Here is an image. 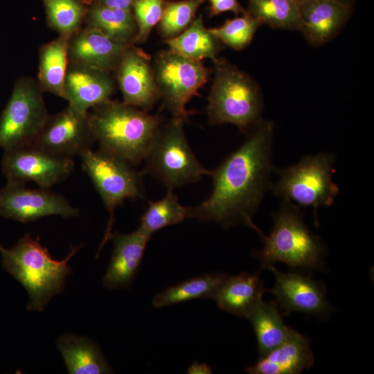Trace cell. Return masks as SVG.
Masks as SVG:
<instances>
[{
  "mask_svg": "<svg viewBox=\"0 0 374 374\" xmlns=\"http://www.w3.org/2000/svg\"><path fill=\"white\" fill-rule=\"evenodd\" d=\"M274 125L261 119L244 142L214 170L213 190L208 199L190 208V218L224 227L243 224L259 234L253 216L270 185Z\"/></svg>",
  "mask_w": 374,
  "mask_h": 374,
  "instance_id": "6da1fadb",
  "label": "cell"
},
{
  "mask_svg": "<svg viewBox=\"0 0 374 374\" xmlns=\"http://www.w3.org/2000/svg\"><path fill=\"white\" fill-rule=\"evenodd\" d=\"M87 115L100 149L132 165L143 161L162 123L159 114L111 99L92 107Z\"/></svg>",
  "mask_w": 374,
  "mask_h": 374,
  "instance_id": "7a4b0ae2",
  "label": "cell"
},
{
  "mask_svg": "<svg viewBox=\"0 0 374 374\" xmlns=\"http://www.w3.org/2000/svg\"><path fill=\"white\" fill-rule=\"evenodd\" d=\"M78 247H73L65 258L53 259L48 249L30 234L21 238L11 249L0 247L2 266L26 290L28 310L43 311L50 300L64 290L68 265Z\"/></svg>",
  "mask_w": 374,
  "mask_h": 374,
  "instance_id": "3957f363",
  "label": "cell"
},
{
  "mask_svg": "<svg viewBox=\"0 0 374 374\" xmlns=\"http://www.w3.org/2000/svg\"><path fill=\"white\" fill-rule=\"evenodd\" d=\"M274 219L270 234H260L263 247L253 251L261 267L280 262L294 268L321 269L324 254L322 240L305 224L301 208L283 200Z\"/></svg>",
  "mask_w": 374,
  "mask_h": 374,
  "instance_id": "277c9868",
  "label": "cell"
},
{
  "mask_svg": "<svg viewBox=\"0 0 374 374\" xmlns=\"http://www.w3.org/2000/svg\"><path fill=\"white\" fill-rule=\"evenodd\" d=\"M206 107L211 125L230 123L248 133L260 120L262 98L253 80L225 59L213 61Z\"/></svg>",
  "mask_w": 374,
  "mask_h": 374,
  "instance_id": "5b68a950",
  "label": "cell"
},
{
  "mask_svg": "<svg viewBox=\"0 0 374 374\" xmlns=\"http://www.w3.org/2000/svg\"><path fill=\"white\" fill-rule=\"evenodd\" d=\"M334 153L320 152L308 155L294 165L274 168L278 178L270 183L273 194L299 208L312 207L317 224V210L330 206L339 188L332 181Z\"/></svg>",
  "mask_w": 374,
  "mask_h": 374,
  "instance_id": "8992f818",
  "label": "cell"
},
{
  "mask_svg": "<svg viewBox=\"0 0 374 374\" xmlns=\"http://www.w3.org/2000/svg\"><path fill=\"white\" fill-rule=\"evenodd\" d=\"M184 123L172 118L161 123L143 159V173L159 179L167 190H173L210 175L189 146Z\"/></svg>",
  "mask_w": 374,
  "mask_h": 374,
  "instance_id": "52a82bcc",
  "label": "cell"
},
{
  "mask_svg": "<svg viewBox=\"0 0 374 374\" xmlns=\"http://www.w3.org/2000/svg\"><path fill=\"white\" fill-rule=\"evenodd\" d=\"M82 170L91 179L109 214L105 234L98 253L110 240L114 211L126 199H143L142 171H136L127 161L101 149H91L80 155Z\"/></svg>",
  "mask_w": 374,
  "mask_h": 374,
  "instance_id": "ba28073f",
  "label": "cell"
},
{
  "mask_svg": "<svg viewBox=\"0 0 374 374\" xmlns=\"http://www.w3.org/2000/svg\"><path fill=\"white\" fill-rule=\"evenodd\" d=\"M152 67L163 108L172 118L184 123L192 113L186 109L188 101L208 81L210 71L199 60L185 57L170 49L155 55Z\"/></svg>",
  "mask_w": 374,
  "mask_h": 374,
  "instance_id": "9c48e42d",
  "label": "cell"
},
{
  "mask_svg": "<svg viewBox=\"0 0 374 374\" xmlns=\"http://www.w3.org/2000/svg\"><path fill=\"white\" fill-rule=\"evenodd\" d=\"M43 93L33 78L24 76L15 81L0 117V148L5 150L34 141L50 115Z\"/></svg>",
  "mask_w": 374,
  "mask_h": 374,
  "instance_id": "30bf717a",
  "label": "cell"
},
{
  "mask_svg": "<svg viewBox=\"0 0 374 374\" xmlns=\"http://www.w3.org/2000/svg\"><path fill=\"white\" fill-rule=\"evenodd\" d=\"M2 170L8 182L36 183L50 188L66 179L74 166L73 158L53 154L33 144L4 150Z\"/></svg>",
  "mask_w": 374,
  "mask_h": 374,
  "instance_id": "8fae6325",
  "label": "cell"
},
{
  "mask_svg": "<svg viewBox=\"0 0 374 374\" xmlns=\"http://www.w3.org/2000/svg\"><path fill=\"white\" fill-rule=\"evenodd\" d=\"M95 141L87 114L69 104L49 115L31 144L57 156L73 158L91 149Z\"/></svg>",
  "mask_w": 374,
  "mask_h": 374,
  "instance_id": "7c38bea8",
  "label": "cell"
},
{
  "mask_svg": "<svg viewBox=\"0 0 374 374\" xmlns=\"http://www.w3.org/2000/svg\"><path fill=\"white\" fill-rule=\"evenodd\" d=\"M78 213L64 197L49 189H31L12 182L0 189V216L6 218L26 223L52 215L67 218Z\"/></svg>",
  "mask_w": 374,
  "mask_h": 374,
  "instance_id": "4fadbf2b",
  "label": "cell"
},
{
  "mask_svg": "<svg viewBox=\"0 0 374 374\" xmlns=\"http://www.w3.org/2000/svg\"><path fill=\"white\" fill-rule=\"evenodd\" d=\"M113 74L123 103L148 111L160 99L151 59L134 44L125 48Z\"/></svg>",
  "mask_w": 374,
  "mask_h": 374,
  "instance_id": "5bb4252c",
  "label": "cell"
},
{
  "mask_svg": "<svg viewBox=\"0 0 374 374\" xmlns=\"http://www.w3.org/2000/svg\"><path fill=\"white\" fill-rule=\"evenodd\" d=\"M265 268L272 271L276 280L274 289L267 292L276 296L277 303L287 314L299 312L323 315L330 312L323 284L299 274L281 272L273 265Z\"/></svg>",
  "mask_w": 374,
  "mask_h": 374,
  "instance_id": "9a60e30c",
  "label": "cell"
},
{
  "mask_svg": "<svg viewBox=\"0 0 374 374\" xmlns=\"http://www.w3.org/2000/svg\"><path fill=\"white\" fill-rule=\"evenodd\" d=\"M128 45L94 28L82 27L69 38V64L87 66L114 73Z\"/></svg>",
  "mask_w": 374,
  "mask_h": 374,
  "instance_id": "2e32d148",
  "label": "cell"
},
{
  "mask_svg": "<svg viewBox=\"0 0 374 374\" xmlns=\"http://www.w3.org/2000/svg\"><path fill=\"white\" fill-rule=\"evenodd\" d=\"M300 30L313 46L333 39L349 19L352 6L335 0H299Z\"/></svg>",
  "mask_w": 374,
  "mask_h": 374,
  "instance_id": "e0dca14e",
  "label": "cell"
},
{
  "mask_svg": "<svg viewBox=\"0 0 374 374\" xmlns=\"http://www.w3.org/2000/svg\"><path fill=\"white\" fill-rule=\"evenodd\" d=\"M113 73L87 66L69 64L64 89L66 100L83 114L104 103L115 90Z\"/></svg>",
  "mask_w": 374,
  "mask_h": 374,
  "instance_id": "ac0fdd59",
  "label": "cell"
},
{
  "mask_svg": "<svg viewBox=\"0 0 374 374\" xmlns=\"http://www.w3.org/2000/svg\"><path fill=\"white\" fill-rule=\"evenodd\" d=\"M151 236L141 227L130 233H112L114 249L103 279L104 287L120 289L131 285Z\"/></svg>",
  "mask_w": 374,
  "mask_h": 374,
  "instance_id": "d6986e66",
  "label": "cell"
},
{
  "mask_svg": "<svg viewBox=\"0 0 374 374\" xmlns=\"http://www.w3.org/2000/svg\"><path fill=\"white\" fill-rule=\"evenodd\" d=\"M308 337L291 329L285 340L246 368L250 374H299L314 364Z\"/></svg>",
  "mask_w": 374,
  "mask_h": 374,
  "instance_id": "ffe728a7",
  "label": "cell"
},
{
  "mask_svg": "<svg viewBox=\"0 0 374 374\" xmlns=\"http://www.w3.org/2000/svg\"><path fill=\"white\" fill-rule=\"evenodd\" d=\"M267 292L258 274L242 272L227 276L214 300L218 308L238 317H248Z\"/></svg>",
  "mask_w": 374,
  "mask_h": 374,
  "instance_id": "44dd1931",
  "label": "cell"
},
{
  "mask_svg": "<svg viewBox=\"0 0 374 374\" xmlns=\"http://www.w3.org/2000/svg\"><path fill=\"white\" fill-rule=\"evenodd\" d=\"M56 345L69 373L104 374L113 371L99 346L90 339L66 334L57 339Z\"/></svg>",
  "mask_w": 374,
  "mask_h": 374,
  "instance_id": "7402d4cb",
  "label": "cell"
},
{
  "mask_svg": "<svg viewBox=\"0 0 374 374\" xmlns=\"http://www.w3.org/2000/svg\"><path fill=\"white\" fill-rule=\"evenodd\" d=\"M70 37L59 35L43 44L39 50L37 82L43 92H49L66 100L64 82Z\"/></svg>",
  "mask_w": 374,
  "mask_h": 374,
  "instance_id": "603a6c76",
  "label": "cell"
},
{
  "mask_svg": "<svg viewBox=\"0 0 374 374\" xmlns=\"http://www.w3.org/2000/svg\"><path fill=\"white\" fill-rule=\"evenodd\" d=\"M170 50L191 60L215 61L224 46L204 26L202 15L182 33L165 40Z\"/></svg>",
  "mask_w": 374,
  "mask_h": 374,
  "instance_id": "cb8c5ba5",
  "label": "cell"
},
{
  "mask_svg": "<svg viewBox=\"0 0 374 374\" xmlns=\"http://www.w3.org/2000/svg\"><path fill=\"white\" fill-rule=\"evenodd\" d=\"M84 24L127 44H134L138 30L132 9L109 8L94 1L89 6Z\"/></svg>",
  "mask_w": 374,
  "mask_h": 374,
  "instance_id": "d4e9b609",
  "label": "cell"
},
{
  "mask_svg": "<svg viewBox=\"0 0 374 374\" xmlns=\"http://www.w3.org/2000/svg\"><path fill=\"white\" fill-rule=\"evenodd\" d=\"M247 319L255 331L260 356L283 342L292 329L285 325L275 301L265 303L262 300Z\"/></svg>",
  "mask_w": 374,
  "mask_h": 374,
  "instance_id": "484cf974",
  "label": "cell"
},
{
  "mask_svg": "<svg viewBox=\"0 0 374 374\" xmlns=\"http://www.w3.org/2000/svg\"><path fill=\"white\" fill-rule=\"evenodd\" d=\"M228 276L211 273L191 278L157 294L152 300L156 308H162L198 299H214Z\"/></svg>",
  "mask_w": 374,
  "mask_h": 374,
  "instance_id": "4316f807",
  "label": "cell"
},
{
  "mask_svg": "<svg viewBox=\"0 0 374 374\" xmlns=\"http://www.w3.org/2000/svg\"><path fill=\"white\" fill-rule=\"evenodd\" d=\"M247 10L262 24L274 28L300 30L297 0H249Z\"/></svg>",
  "mask_w": 374,
  "mask_h": 374,
  "instance_id": "83f0119b",
  "label": "cell"
},
{
  "mask_svg": "<svg viewBox=\"0 0 374 374\" xmlns=\"http://www.w3.org/2000/svg\"><path fill=\"white\" fill-rule=\"evenodd\" d=\"M48 25L59 35L70 37L84 24L91 3L86 0H42Z\"/></svg>",
  "mask_w": 374,
  "mask_h": 374,
  "instance_id": "f1b7e54d",
  "label": "cell"
},
{
  "mask_svg": "<svg viewBox=\"0 0 374 374\" xmlns=\"http://www.w3.org/2000/svg\"><path fill=\"white\" fill-rule=\"evenodd\" d=\"M190 218V207L182 206L172 190H167L166 195L155 202H149L140 218V226L152 235L155 231L182 222Z\"/></svg>",
  "mask_w": 374,
  "mask_h": 374,
  "instance_id": "f546056e",
  "label": "cell"
},
{
  "mask_svg": "<svg viewBox=\"0 0 374 374\" xmlns=\"http://www.w3.org/2000/svg\"><path fill=\"white\" fill-rule=\"evenodd\" d=\"M205 0L165 1L163 15L158 24V31L165 39L176 37L186 29L199 6Z\"/></svg>",
  "mask_w": 374,
  "mask_h": 374,
  "instance_id": "4dcf8cb0",
  "label": "cell"
},
{
  "mask_svg": "<svg viewBox=\"0 0 374 374\" xmlns=\"http://www.w3.org/2000/svg\"><path fill=\"white\" fill-rule=\"evenodd\" d=\"M261 25L260 21L247 12L240 17L228 19L221 26L208 30L224 46L240 51L251 43Z\"/></svg>",
  "mask_w": 374,
  "mask_h": 374,
  "instance_id": "1f68e13d",
  "label": "cell"
},
{
  "mask_svg": "<svg viewBox=\"0 0 374 374\" xmlns=\"http://www.w3.org/2000/svg\"><path fill=\"white\" fill-rule=\"evenodd\" d=\"M165 0H136L132 10L137 24L134 44L147 41L150 34L161 19Z\"/></svg>",
  "mask_w": 374,
  "mask_h": 374,
  "instance_id": "d6a6232c",
  "label": "cell"
},
{
  "mask_svg": "<svg viewBox=\"0 0 374 374\" xmlns=\"http://www.w3.org/2000/svg\"><path fill=\"white\" fill-rule=\"evenodd\" d=\"M210 3V15L215 16L224 12H233L235 15H244L247 12L238 0H208Z\"/></svg>",
  "mask_w": 374,
  "mask_h": 374,
  "instance_id": "836d02e7",
  "label": "cell"
},
{
  "mask_svg": "<svg viewBox=\"0 0 374 374\" xmlns=\"http://www.w3.org/2000/svg\"><path fill=\"white\" fill-rule=\"evenodd\" d=\"M136 0H92L100 5L123 10L132 9L133 3Z\"/></svg>",
  "mask_w": 374,
  "mask_h": 374,
  "instance_id": "e575fe53",
  "label": "cell"
},
{
  "mask_svg": "<svg viewBox=\"0 0 374 374\" xmlns=\"http://www.w3.org/2000/svg\"><path fill=\"white\" fill-rule=\"evenodd\" d=\"M190 374H208L212 373L211 367L206 364L195 362L187 370Z\"/></svg>",
  "mask_w": 374,
  "mask_h": 374,
  "instance_id": "d590c367",
  "label": "cell"
},
{
  "mask_svg": "<svg viewBox=\"0 0 374 374\" xmlns=\"http://www.w3.org/2000/svg\"><path fill=\"white\" fill-rule=\"evenodd\" d=\"M335 1L344 3V4L351 6H352V3L353 2V0H335Z\"/></svg>",
  "mask_w": 374,
  "mask_h": 374,
  "instance_id": "8d00e7d4",
  "label": "cell"
},
{
  "mask_svg": "<svg viewBox=\"0 0 374 374\" xmlns=\"http://www.w3.org/2000/svg\"><path fill=\"white\" fill-rule=\"evenodd\" d=\"M86 1H87L89 3H91V1H92V0H86Z\"/></svg>",
  "mask_w": 374,
  "mask_h": 374,
  "instance_id": "74e56055",
  "label": "cell"
},
{
  "mask_svg": "<svg viewBox=\"0 0 374 374\" xmlns=\"http://www.w3.org/2000/svg\"><path fill=\"white\" fill-rule=\"evenodd\" d=\"M297 1H299V0H297Z\"/></svg>",
  "mask_w": 374,
  "mask_h": 374,
  "instance_id": "f35d334b",
  "label": "cell"
}]
</instances>
